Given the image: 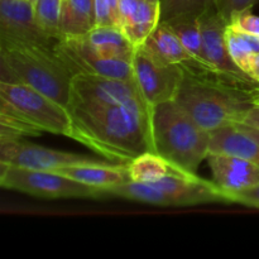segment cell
Returning a JSON list of instances; mask_svg holds the SVG:
<instances>
[{"instance_id":"1","label":"cell","mask_w":259,"mask_h":259,"mask_svg":"<svg viewBox=\"0 0 259 259\" xmlns=\"http://www.w3.org/2000/svg\"><path fill=\"white\" fill-rule=\"evenodd\" d=\"M68 110L72 120L70 138L113 163L128 164L151 151V108L143 98Z\"/></svg>"},{"instance_id":"2","label":"cell","mask_w":259,"mask_h":259,"mask_svg":"<svg viewBox=\"0 0 259 259\" xmlns=\"http://www.w3.org/2000/svg\"><path fill=\"white\" fill-rule=\"evenodd\" d=\"M73 72L56 47L0 39V81L24 83L68 108Z\"/></svg>"},{"instance_id":"3","label":"cell","mask_w":259,"mask_h":259,"mask_svg":"<svg viewBox=\"0 0 259 259\" xmlns=\"http://www.w3.org/2000/svg\"><path fill=\"white\" fill-rule=\"evenodd\" d=\"M211 133L201 128L176 100L151 108V151L175 171L196 175L210 153Z\"/></svg>"},{"instance_id":"4","label":"cell","mask_w":259,"mask_h":259,"mask_svg":"<svg viewBox=\"0 0 259 259\" xmlns=\"http://www.w3.org/2000/svg\"><path fill=\"white\" fill-rule=\"evenodd\" d=\"M185 67V65H184ZM223 78L205 77L185 67L176 103L207 132L242 124L255 95H248Z\"/></svg>"},{"instance_id":"5","label":"cell","mask_w":259,"mask_h":259,"mask_svg":"<svg viewBox=\"0 0 259 259\" xmlns=\"http://www.w3.org/2000/svg\"><path fill=\"white\" fill-rule=\"evenodd\" d=\"M106 195L157 206L229 202L227 192L214 181L202 180L197 175H185L176 171L153 184L126 180L108 190Z\"/></svg>"},{"instance_id":"6","label":"cell","mask_w":259,"mask_h":259,"mask_svg":"<svg viewBox=\"0 0 259 259\" xmlns=\"http://www.w3.org/2000/svg\"><path fill=\"white\" fill-rule=\"evenodd\" d=\"M0 185L40 199H100L104 191L62 174L0 163Z\"/></svg>"},{"instance_id":"7","label":"cell","mask_w":259,"mask_h":259,"mask_svg":"<svg viewBox=\"0 0 259 259\" xmlns=\"http://www.w3.org/2000/svg\"><path fill=\"white\" fill-rule=\"evenodd\" d=\"M0 98L15 106L25 118L45 133L70 138L72 120L68 108L24 83L2 82Z\"/></svg>"},{"instance_id":"8","label":"cell","mask_w":259,"mask_h":259,"mask_svg":"<svg viewBox=\"0 0 259 259\" xmlns=\"http://www.w3.org/2000/svg\"><path fill=\"white\" fill-rule=\"evenodd\" d=\"M132 63L134 81L149 108L176 99L185 76L184 65L158 62L142 47L137 48Z\"/></svg>"},{"instance_id":"9","label":"cell","mask_w":259,"mask_h":259,"mask_svg":"<svg viewBox=\"0 0 259 259\" xmlns=\"http://www.w3.org/2000/svg\"><path fill=\"white\" fill-rule=\"evenodd\" d=\"M56 51L73 75L134 80L132 61L103 57L83 37L62 38L56 45Z\"/></svg>"},{"instance_id":"10","label":"cell","mask_w":259,"mask_h":259,"mask_svg":"<svg viewBox=\"0 0 259 259\" xmlns=\"http://www.w3.org/2000/svg\"><path fill=\"white\" fill-rule=\"evenodd\" d=\"M142 98L134 80H118L103 76L75 75L71 85V108H99Z\"/></svg>"},{"instance_id":"11","label":"cell","mask_w":259,"mask_h":259,"mask_svg":"<svg viewBox=\"0 0 259 259\" xmlns=\"http://www.w3.org/2000/svg\"><path fill=\"white\" fill-rule=\"evenodd\" d=\"M199 23L209 72L233 83L253 81L230 57L227 45L228 22L220 13L217 9L210 10L199 18Z\"/></svg>"},{"instance_id":"12","label":"cell","mask_w":259,"mask_h":259,"mask_svg":"<svg viewBox=\"0 0 259 259\" xmlns=\"http://www.w3.org/2000/svg\"><path fill=\"white\" fill-rule=\"evenodd\" d=\"M94 161L98 159L82 154L46 148L37 144L28 143L23 139L0 141V163L9 166L56 172L63 167Z\"/></svg>"},{"instance_id":"13","label":"cell","mask_w":259,"mask_h":259,"mask_svg":"<svg viewBox=\"0 0 259 259\" xmlns=\"http://www.w3.org/2000/svg\"><path fill=\"white\" fill-rule=\"evenodd\" d=\"M0 39L50 47L60 42L39 27L30 0H0Z\"/></svg>"},{"instance_id":"14","label":"cell","mask_w":259,"mask_h":259,"mask_svg":"<svg viewBox=\"0 0 259 259\" xmlns=\"http://www.w3.org/2000/svg\"><path fill=\"white\" fill-rule=\"evenodd\" d=\"M212 181L225 192H237L259 185V167L247 159L224 153H209Z\"/></svg>"},{"instance_id":"15","label":"cell","mask_w":259,"mask_h":259,"mask_svg":"<svg viewBox=\"0 0 259 259\" xmlns=\"http://www.w3.org/2000/svg\"><path fill=\"white\" fill-rule=\"evenodd\" d=\"M62 174L75 181L81 182L88 186L104 191L106 196L108 190L121 182L129 180L128 166L120 163H106L103 161L88 162V163H78L73 166L63 167L56 171Z\"/></svg>"},{"instance_id":"16","label":"cell","mask_w":259,"mask_h":259,"mask_svg":"<svg viewBox=\"0 0 259 259\" xmlns=\"http://www.w3.org/2000/svg\"><path fill=\"white\" fill-rule=\"evenodd\" d=\"M142 48L152 58L164 65H186L192 62L191 55L166 22H159Z\"/></svg>"},{"instance_id":"17","label":"cell","mask_w":259,"mask_h":259,"mask_svg":"<svg viewBox=\"0 0 259 259\" xmlns=\"http://www.w3.org/2000/svg\"><path fill=\"white\" fill-rule=\"evenodd\" d=\"M210 153L239 157L259 167V143L237 125L225 126L212 132Z\"/></svg>"},{"instance_id":"18","label":"cell","mask_w":259,"mask_h":259,"mask_svg":"<svg viewBox=\"0 0 259 259\" xmlns=\"http://www.w3.org/2000/svg\"><path fill=\"white\" fill-rule=\"evenodd\" d=\"M95 27V0H62L60 20L61 39L83 37Z\"/></svg>"},{"instance_id":"19","label":"cell","mask_w":259,"mask_h":259,"mask_svg":"<svg viewBox=\"0 0 259 259\" xmlns=\"http://www.w3.org/2000/svg\"><path fill=\"white\" fill-rule=\"evenodd\" d=\"M91 47L105 58L133 61L137 48L121 27H95L89 34L83 35Z\"/></svg>"},{"instance_id":"20","label":"cell","mask_w":259,"mask_h":259,"mask_svg":"<svg viewBox=\"0 0 259 259\" xmlns=\"http://www.w3.org/2000/svg\"><path fill=\"white\" fill-rule=\"evenodd\" d=\"M161 22V4L141 0L134 14L121 25L136 48L142 47Z\"/></svg>"},{"instance_id":"21","label":"cell","mask_w":259,"mask_h":259,"mask_svg":"<svg viewBox=\"0 0 259 259\" xmlns=\"http://www.w3.org/2000/svg\"><path fill=\"white\" fill-rule=\"evenodd\" d=\"M42 133L13 104L0 98V141H18Z\"/></svg>"},{"instance_id":"22","label":"cell","mask_w":259,"mask_h":259,"mask_svg":"<svg viewBox=\"0 0 259 259\" xmlns=\"http://www.w3.org/2000/svg\"><path fill=\"white\" fill-rule=\"evenodd\" d=\"M166 23H168L172 29L179 35L182 45L185 46L187 52L191 55L192 62L199 66V68L209 72L199 19H196V18H181V19H175Z\"/></svg>"},{"instance_id":"23","label":"cell","mask_w":259,"mask_h":259,"mask_svg":"<svg viewBox=\"0 0 259 259\" xmlns=\"http://www.w3.org/2000/svg\"><path fill=\"white\" fill-rule=\"evenodd\" d=\"M126 166L129 180L143 184H153L175 171L166 159L151 151L139 154Z\"/></svg>"},{"instance_id":"24","label":"cell","mask_w":259,"mask_h":259,"mask_svg":"<svg viewBox=\"0 0 259 259\" xmlns=\"http://www.w3.org/2000/svg\"><path fill=\"white\" fill-rule=\"evenodd\" d=\"M161 22L196 18L217 9V0H161ZM218 10V9H217Z\"/></svg>"},{"instance_id":"25","label":"cell","mask_w":259,"mask_h":259,"mask_svg":"<svg viewBox=\"0 0 259 259\" xmlns=\"http://www.w3.org/2000/svg\"><path fill=\"white\" fill-rule=\"evenodd\" d=\"M227 45L230 57L234 61L235 65L247 73L250 60L255 53L259 52V37L237 32V30L228 27Z\"/></svg>"},{"instance_id":"26","label":"cell","mask_w":259,"mask_h":259,"mask_svg":"<svg viewBox=\"0 0 259 259\" xmlns=\"http://www.w3.org/2000/svg\"><path fill=\"white\" fill-rule=\"evenodd\" d=\"M62 0H37L34 14L39 27L55 39H61L60 20Z\"/></svg>"},{"instance_id":"27","label":"cell","mask_w":259,"mask_h":259,"mask_svg":"<svg viewBox=\"0 0 259 259\" xmlns=\"http://www.w3.org/2000/svg\"><path fill=\"white\" fill-rule=\"evenodd\" d=\"M228 27L237 32L259 37V17L253 14L252 9L234 13L228 20Z\"/></svg>"},{"instance_id":"28","label":"cell","mask_w":259,"mask_h":259,"mask_svg":"<svg viewBox=\"0 0 259 259\" xmlns=\"http://www.w3.org/2000/svg\"><path fill=\"white\" fill-rule=\"evenodd\" d=\"M259 0H217V9L225 20H229L234 13L252 9Z\"/></svg>"},{"instance_id":"29","label":"cell","mask_w":259,"mask_h":259,"mask_svg":"<svg viewBox=\"0 0 259 259\" xmlns=\"http://www.w3.org/2000/svg\"><path fill=\"white\" fill-rule=\"evenodd\" d=\"M227 196L229 202L259 209V185L254 187H250V189L242 190V191L228 192Z\"/></svg>"},{"instance_id":"30","label":"cell","mask_w":259,"mask_h":259,"mask_svg":"<svg viewBox=\"0 0 259 259\" xmlns=\"http://www.w3.org/2000/svg\"><path fill=\"white\" fill-rule=\"evenodd\" d=\"M242 124L259 129V103L254 101V104L250 106L249 110L245 114L244 120H243Z\"/></svg>"},{"instance_id":"31","label":"cell","mask_w":259,"mask_h":259,"mask_svg":"<svg viewBox=\"0 0 259 259\" xmlns=\"http://www.w3.org/2000/svg\"><path fill=\"white\" fill-rule=\"evenodd\" d=\"M247 73L250 76L253 81L259 82V52L255 53L252 57V60H250Z\"/></svg>"},{"instance_id":"32","label":"cell","mask_w":259,"mask_h":259,"mask_svg":"<svg viewBox=\"0 0 259 259\" xmlns=\"http://www.w3.org/2000/svg\"><path fill=\"white\" fill-rule=\"evenodd\" d=\"M237 126L239 129H242L244 133H247L248 136L252 137L253 139H255V141L259 143V129L253 128V126H249V125H244V124H238Z\"/></svg>"},{"instance_id":"33","label":"cell","mask_w":259,"mask_h":259,"mask_svg":"<svg viewBox=\"0 0 259 259\" xmlns=\"http://www.w3.org/2000/svg\"><path fill=\"white\" fill-rule=\"evenodd\" d=\"M109 3H110L111 9L114 10L115 15L118 17L119 22H120V18H119V0H109ZM120 27H121V25H120Z\"/></svg>"},{"instance_id":"34","label":"cell","mask_w":259,"mask_h":259,"mask_svg":"<svg viewBox=\"0 0 259 259\" xmlns=\"http://www.w3.org/2000/svg\"><path fill=\"white\" fill-rule=\"evenodd\" d=\"M254 101L255 103H259V90H258V93L255 94V98H254Z\"/></svg>"},{"instance_id":"35","label":"cell","mask_w":259,"mask_h":259,"mask_svg":"<svg viewBox=\"0 0 259 259\" xmlns=\"http://www.w3.org/2000/svg\"><path fill=\"white\" fill-rule=\"evenodd\" d=\"M147 2H153V3H159L161 0H147Z\"/></svg>"},{"instance_id":"36","label":"cell","mask_w":259,"mask_h":259,"mask_svg":"<svg viewBox=\"0 0 259 259\" xmlns=\"http://www.w3.org/2000/svg\"><path fill=\"white\" fill-rule=\"evenodd\" d=\"M30 2H33V3H35V2H37V0H30Z\"/></svg>"}]
</instances>
